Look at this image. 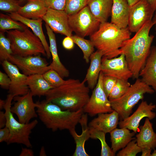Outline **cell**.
Returning <instances> with one entry per match:
<instances>
[{
	"mask_svg": "<svg viewBox=\"0 0 156 156\" xmlns=\"http://www.w3.org/2000/svg\"><path fill=\"white\" fill-rule=\"evenodd\" d=\"M153 26L152 21L145 23L131 38L125 41L120 49L125 56L135 79L138 78L149 54L154 36L149 32Z\"/></svg>",
	"mask_w": 156,
	"mask_h": 156,
	"instance_id": "cell-1",
	"label": "cell"
},
{
	"mask_svg": "<svg viewBox=\"0 0 156 156\" xmlns=\"http://www.w3.org/2000/svg\"><path fill=\"white\" fill-rule=\"evenodd\" d=\"M84 81L70 79L62 85L53 88L46 94V100L64 110L76 111L83 108L88 102L90 88Z\"/></svg>",
	"mask_w": 156,
	"mask_h": 156,
	"instance_id": "cell-2",
	"label": "cell"
},
{
	"mask_svg": "<svg viewBox=\"0 0 156 156\" xmlns=\"http://www.w3.org/2000/svg\"><path fill=\"white\" fill-rule=\"evenodd\" d=\"M36 103L39 119L47 128L53 131L75 128L84 113L83 108L74 111L63 110L46 100Z\"/></svg>",
	"mask_w": 156,
	"mask_h": 156,
	"instance_id": "cell-3",
	"label": "cell"
},
{
	"mask_svg": "<svg viewBox=\"0 0 156 156\" xmlns=\"http://www.w3.org/2000/svg\"><path fill=\"white\" fill-rule=\"evenodd\" d=\"M128 27L120 28L107 22L101 23L98 29L90 36L94 47L108 59L120 55V49L123 42L130 38Z\"/></svg>",
	"mask_w": 156,
	"mask_h": 156,
	"instance_id": "cell-4",
	"label": "cell"
},
{
	"mask_svg": "<svg viewBox=\"0 0 156 156\" xmlns=\"http://www.w3.org/2000/svg\"><path fill=\"white\" fill-rule=\"evenodd\" d=\"M13 55L22 57L41 54L47 56L44 46L39 38L27 27L23 30L7 31Z\"/></svg>",
	"mask_w": 156,
	"mask_h": 156,
	"instance_id": "cell-5",
	"label": "cell"
},
{
	"mask_svg": "<svg viewBox=\"0 0 156 156\" xmlns=\"http://www.w3.org/2000/svg\"><path fill=\"white\" fill-rule=\"evenodd\" d=\"M136 79L122 96L118 99L109 100L112 109L118 113L121 120L130 116L133 108L144 98L145 94H152L155 92L151 87L141 79Z\"/></svg>",
	"mask_w": 156,
	"mask_h": 156,
	"instance_id": "cell-6",
	"label": "cell"
},
{
	"mask_svg": "<svg viewBox=\"0 0 156 156\" xmlns=\"http://www.w3.org/2000/svg\"><path fill=\"white\" fill-rule=\"evenodd\" d=\"M14 96L9 94L5 101L4 107L7 118L5 126L9 129L10 134L6 143L8 144L12 143L22 144L27 148L32 147L29 140L32 130L38 123L37 120L31 122L23 123L18 121L14 118L11 111V103Z\"/></svg>",
	"mask_w": 156,
	"mask_h": 156,
	"instance_id": "cell-7",
	"label": "cell"
},
{
	"mask_svg": "<svg viewBox=\"0 0 156 156\" xmlns=\"http://www.w3.org/2000/svg\"><path fill=\"white\" fill-rule=\"evenodd\" d=\"M68 18L73 31L83 38L92 34L98 29L101 23L87 5L77 12L68 15Z\"/></svg>",
	"mask_w": 156,
	"mask_h": 156,
	"instance_id": "cell-8",
	"label": "cell"
},
{
	"mask_svg": "<svg viewBox=\"0 0 156 156\" xmlns=\"http://www.w3.org/2000/svg\"><path fill=\"white\" fill-rule=\"evenodd\" d=\"M103 75L101 71L97 83L88 102L83 108L84 113L91 116L100 113H111L114 110L103 88Z\"/></svg>",
	"mask_w": 156,
	"mask_h": 156,
	"instance_id": "cell-9",
	"label": "cell"
},
{
	"mask_svg": "<svg viewBox=\"0 0 156 156\" xmlns=\"http://www.w3.org/2000/svg\"><path fill=\"white\" fill-rule=\"evenodd\" d=\"M40 55L22 57L12 55L8 60L16 66L27 76L36 74L42 75L51 69L45 59Z\"/></svg>",
	"mask_w": 156,
	"mask_h": 156,
	"instance_id": "cell-10",
	"label": "cell"
},
{
	"mask_svg": "<svg viewBox=\"0 0 156 156\" xmlns=\"http://www.w3.org/2000/svg\"><path fill=\"white\" fill-rule=\"evenodd\" d=\"M154 12L146 0H140L130 6L128 27L130 31L137 32L145 23L152 20Z\"/></svg>",
	"mask_w": 156,
	"mask_h": 156,
	"instance_id": "cell-11",
	"label": "cell"
},
{
	"mask_svg": "<svg viewBox=\"0 0 156 156\" xmlns=\"http://www.w3.org/2000/svg\"><path fill=\"white\" fill-rule=\"evenodd\" d=\"M101 71L104 75L112 76L117 79L128 80L133 77V74L123 54L119 57L111 59L103 57Z\"/></svg>",
	"mask_w": 156,
	"mask_h": 156,
	"instance_id": "cell-12",
	"label": "cell"
},
{
	"mask_svg": "<svg viewBox=\"0 0 156 156\" xmlns=\"http://www.w3.org/2000/svg\"><path fill=\"white\" fill-rule=\"evenodd\" d=\"M33 96L29 90L25 95L16 96L13 98L15 102L11 106V111L17 116L21 123H29L31 119L38 116L35 110L36 103L34 102Z\"/></svg>",
	"mask_w": 156,
	"mask_h": 156,
	"instance_id": "cell-13",
	"label": "cell"
},
{
	"mask_svg": "<svg viewBox=\"0 0 156 156\" xmlns=\"http://www.w3.org/2000/svg\"><path fill=\"white\" fill-rule=\"evenodd\" d=\"M1 64L3 69L11 80L9 94L15 96L27 93L29 90L27 83L28 76L21 73L16 66L8 60L1 62Z\"/></svg>",
	"mask_w": 156,
	"mask_h": 156,
	"instance_id": "cell-14",
	"label": "cell"
},
{
	"mask_svg": "<svg viewBox=\"0 0 156 156\" xmlns=\"http://www.w3.org/2000/svg\"><path fill=\"white\" fill-rule=\"evenodd\" d=\"M156 108L155 104L152 103L148 104L146 101H142L131 115L119 122V127L127 128L136 133L142 119L146 117L151 120L155 118L156 114L153 111Z\"/></svg>",
	"mask_w": 156,
	"mask_h": 156,
	"instance_id": "cell-15",
	"label": "cell"
},
{
	"mask_svg": "<svg viewBox=\"0 0 156 156\" xmlns=\"http://www.w3.org/2000/svg\"><path fill=\"white\" fill-rule=\"evenodd\" d=\"M42 19L56 33L69 37L73 35L68 22V15L65 10L48 8Z\"/></svg>",
	"mask_w": 156,
	"mask_h": 156,
	"instance_id": "cell-16",
	"label": "cell"
},
{
	"mask_svg": "<svg viewBox=\"0 0 156 156\" xmlns=\"http://www.w3.org/2000/svg\"><path fill=\"white\" fill-rule=\"evenodd\" d=\"M88 121L87 114H83L79 122L82 128V131L81 135H78L77 133L75 128L69 131L76 144L75 149L73 154V156H89L86 152L85 148V142L90 137Z\"/></svg>",
	"mask_w": 156,
	"mask_h": 156,
	"instance_id": "cell-17",
	"label": "cell"
},
{
	"mask_svg": "<svg viewBox=\"0 0 156 156\" xmlns=\"http://www.w3.org/2000/svg\"><path fill=\"white\" fill-rule=\"evenodd\" d=\"M8 15L14 20L21 22L31 29L34 33L41 41L45 50L47 57L51 56L49 47L44 34L42 27V19H29L24 17L17 13H9Z\"/></svg>",
	"mask_w": 156,
	"mask_h": 156,
	"instance_id": "cell-18",
	"label": "cell"
},
{
	"mask_svg": "<svg viewBox=\"0 0 156 156\" xmlns=\"http://www.w3.org/2000/svg\"><path fill=\"white\" fill-rule=\"evenodd\" d=\"M129 8L127 0H113L111 23L120 28L127 27Z\"/></svg>",
	"mask_w": 156,
	"mask_h": 156,
	"instance_id": "cell-19",
	"label": "cell"
},
{
	"mask_svg": "<svg viewBox=\"0 0 156 156\" xmlns=\"http://www.w3.org/2000/svg\"><path fill=\"white\" fill-rule=\"evenodd\" d=\"M98 115L96 118L93 119L89 123V127L106 133H109L116 128L118 124L119 114L115 110L111 113H100Z\"/></svg>",
	"mask_w": 156,
	"mask_h": 156,
	"instance_id": "cell-20",
	"label": "cell"
},
{
	"mask_svg": "<svg viewBox=\"0 0 156 156\" xmlns=\"http://www.w3.org/2000/svg\"><path fill=\"white\" fill-rule=\"evenodd\" d=\"M141 80L156 92V47H151L145 64L139 74Z\"/></svg>",
	"mask_w": 156,
	"mask_h": 156,
	"instance_id": "cell-21",
	"label": "cell"
},
{
	"mask_svg": "<svg viewBox=\"0 0 156 156\" xmlns=\"http://www.w3.org/2000/svg\"><path fill=\"white\" fill-rule=\"evenodd\" d=\"M48 9L45 0H27V3L21 6L17 13L27 18L42 19Z\"/></svg>",
	"mask_w": 156,
	"mask_h": 156,
	"instance_id": "cell-22",
	"label": "cell"
},
{
	"mask_svg": "<svg viewBox=\"0 0 156 156\" xmlns=\"http://www.w3.org/2000/svg\"><path fill=\"white\" fill-rule=\"evenodd\" d=\"M45 27L49 41V50L52 56V62L49 65L50 68L57 71L62 78L68 77L69 75V72L60 60L55 35L53 31L46 23Z\"/></svg>",
	"mask_w": 156,
	"mask_h": 156,
	"instance_id": "cell-23",
	"label": "cell"
},
{
	"mask_svg": "<svg viewBox=\"0 0 156 156\" xmlns=\"http://www.w3.org/2000/svg\"><path fill=\"white\" fill-rule=\"evenodd\" d=\"M136 137L138 145L142 148L152 150L156 148V133L154 131L152 123L148 118H146L144 125L140 127Z\"/></svg>",
	"mask_w": 156,
	"mask_h": 156,
	"instance_id": "cell-24",
	"label": "cell"
},
{
	"mask_svg": "<svg viewBox=\"0 0 156 156\" xmlns=\"http://www.w3.org/2000/svg\"><path fill=\"white\" fill-rule=\"evenodd\" d=\"M103 57L102 53L98 50L93 52L90 57V65L83 80L87 82L88 86L90 89H94L97 83L101 71Z\"/></svg>",
	"mask_w": 156,
	"mask_h": 156,
	"instance_id": "cell-25",
	"label": "cell"
},
{
	"mask_svg": "<svg viewBox=\"0 0 156 156\" xmlns=\"http://www.w3.org/2000/svg\"><path fill=\"white\" fill-rule=\"evenodd\" d=\"M113 0H88L87 5L101 23L107 22L111 14Z\"/></svg>",
	"mask_w": 156,
	"mask_h": 156,
	"instance_id": "cell-26",
	"label": "cell"
},
{
	"mask_svg": "<svg viewBox=\"0 0 156 156\" xmlns=\"http://www.w3.org/2000/svg\"><path fill=\"white\" fill-rule=\"evenodd\" d=\"M126 128H116L109 133L111 142V149L116 153L120 149L123 148L132 140L135 138L133 137L135 133L131 132Z\"/></svg>",
	"mask_w": 156,
	"mask_h": 156,
	"instance_id": "cell-27",
	"label": "cell"
},
{
	"mask_svg": "<svg viewBox=\"0 0 156 156\" xmlns=\"http://www.w3.org/2000/svg\"><path fill=\"white\" fill-rule=\"evenodd\" d=\"M27 83L33 96H45L49 90L53 88L46 81L42 74L28 76Z\"/></svg>",
	"mask_w": 156,
	"mask_h": 156,
	"instance_id": "cell-28",
	"label": "cell"
},
{
	"mask_svg": "<svg viewBox=\"0 0 156 156\" xmlns=\"http://www.w3.org/2000/svg\"><path fill=\"white\" fill-rule=\"evenodd\" d=\"M74 43L76 44L81 49L83 54V58L87 63H88L90 57L94 52V46L90 40H86L84 38L77 35L71 37Z\"/></svg>",
	"mask_w": 156,
	"mask_h": 156,
	"instance_id": "cell-29",
	"label": "cell"
},
{
	"mask_svg": "<svg viewBox=\"0 0 156 156\" xmlns=\"http://www.w3.org/2000/svg\"><path fill=\"white\" fill-rule=\"evenodd\" d=\"M90 133V138L92 139L99 140L101 142V156H114V153L111 148L107 144L105 140L106 133L93 127H89Z\"/></svg>",
	"mask_w": 156,
	"mask_h": 156,
	"instance_id": "cell-30",
	"label": "cell"
},
{
	"mask_svg": "<svg viewBox=\"0 0 156 156\" xmlns=\"http://www.w3.org/2000/svg\"><path fill=\"white\" fill-rule=\"evenodd\" d=\"M27 27L22 23L17 22L11 18L8 15L0 14V30L5 32L11 29L23 31Z\"/></svg>",
	"mask_w": 156,
	"mask_h": 156,
	"instance_id": "cell-31",
	"label": "cell"
},
{
	"mask_svg": "<svg viewBox=\"0 0 156 156\" xmlns=\"http://www.w3.org/2000/svg\"><path fill=\"white\" fill-rule=\"evenodd\" d=\"M128 80L117 79L108 96L109 100L118 99L123 95L131 86Z\"/></svg>",
	"mask_w": 156,
	"mask_h": 156,
	"instance_id": "cell-32",
	"label": "cell"
},
{
	"mask_svg": "<svg viewBox=\"0 0 156 156\" xmlns=\"http://www.w3.org/2000/svg\"><path fill=\"white\" fill-rule=\"evenodd\" d=\"M13 55L10 41L5 37L4 32L0 31V60L1 62L8 60Z\"/></svg>",
	"mask_w": 156,
	"mask_h": 156,
	"instance_id": "cell-33",
	"label": "cell"
},
{
	"mask_svg": "<svg viewBox=\"0 0 156 156\" xmlns=\"http://www.w3.org/2000/svg\"><path fill=\"white\" fill-rule=\"evenodd\" d=\"M46 81L53 88L59 87L65 83L64 80L55 70L51 69L42 74Z\"/></svg>",
	"mask_w": 156,
	"mask_h": 156,
	"instance_id": "cell-34",
	"label": "cell"
},
{
	"mask_svg": "<svg viewBox=\"0 0 156 156\" xmlns=\"http://www.w3.org/2000/svg\"><path fill=\"white\" fill-rule=\"evenodd\" d=\"M88 0H66L65 11L68 15L76 13L87 5Z\"/></svg>",
	"mask_w": 156,
	"mask_h": 156,
	"instance_id": "cell-35",
	"label": "cell"
},
{
	"mask_svg": "<svg viewBox=\"0 0 156 156\" xmlns=\"http://www.w3.org/2000/svg\"><path fill=\"white\" fill-rule=\"evenodd\" d=\"M142 148L139 146L136 139L131 141L117 154V156H135L142 151Z\"/></svg>",
	"mask_w": 156,
	"mask_h": 156,
	"instance_id": "cell-36",
	"label": "cell"
},
{
	"mask_svg": "<svg viewBox=\"0 0 156 156\" xmlns=\"http://www.w3.org/2000/svg\"><path fill=\"white\" fill-rule=\"evenodd\" d=\"M19 0H0L1 11L11 13H17L21 7Z\"/></svg>",
	"mask_w": 156,
	"mask_h": 156,
	"instance_id": "cell-37",
	"label": "cell"
},
{
	"mask_svg": "<svg viewBox=\"0 0 156 156\" xmlns=\"http://www.w3.org/2000/svg\"><path fill=\"white\" fill-rule=\"evenodd\" d=\"M117 79L112 76L103 75L102 81V87L108 97Z\"/></svg>",
	"mask_w": 156,
	"mask_h": 156,
	"instance_id": "cell-38",
	"label": "cell"
},
{
	"mask_svg": "<svg viewBox=\"0 0 156 156\" xmlns=\"http://www.w3.org/2000/svg\"><path fill=\"white\" fill-rule=\"evenodd\" d=\"M48 8L56 10H64L66 0H45Z\"/></svg>",
	"mask_w": 156,
	"mask_h": 156,
	"instance_id": "cell-39",
	"label": "cell"
},
{
	"mask_svg": "<svg viewBox=\"0 0 156 156\" xmlns=\"http://www.w3.org/2000/svg\"><path fill=\"white\" fill-rule=\"evenodd\" d=\"M10 78L6 73L0 71V85L1 88L5 89H9L11 84Z\"/></svg>",
	"mask_w": 156,
	"mask_h": 156,
	"instance_id": "cell-40",
	"label": "cell"
},
{
	"mask_svg": "<svg viewBox=\"0 0 156 156\" xmlns=\"http://www.w3.org/2000/svg\"><path fill=\"white\" fill-rule=\"evenodd\" d=\"M10 134V132L8 128L6 126L3 128L0 129V142H7Z\"/></svg>",
	"mask_w": 156,
	"mask_h": 156,
	"instance_id": "cell-41",
	"label": "cell"
},
{
	"mask_svg": "<svg viewBox=\"0 0 156 156\" xmlns=\"http://www.w3.org/2000/svg\"><path fill=\"white\" fill-rule=\"evenodd\" d=\"M74 43L70 37L66 36L62 42V44L64 48L66 50H71L74 47Z\"/></svg>",
	"mask_w": 156,
	"mask_h": 156,
	"instance_id": "cell-42",
	"label": "cell"
},
{
	"mask_svg": "<svg viewBox=\"0 0 156 156\" xmlns=\"http://www.w3.org/2000/svg\"><path fill=\"white\" fill-rule=\"evenodd\" d=\"M34 153L32 150L22 147L20 156H34Z\"/></svg>",
	"mask_w": 156,
	"mask_h": 156,
	"instance_id": "cell-43",
	"label": "cell"
},
{
	"mask_svg": "<svg viewBox=\"0 0 156 156\" xmlns=\"http://www.w3.org/2000/svg\"><path fill=\"white\" fill-rule=\"evenodd\" d=\"M7 122V118L5 112L0 111V129L5 127Z\"/></svg>",
	"mask_w": 156,
	"mask_h": 156,
	"instance_id": "cell-44",
	"label": "cell"
},
{
	"mask_svg": "<svg viewBox=\"0 0 156 156\" xmlns=\"http://www.w3.org/2000/svg\"><path fill=\"white\" fill-rule=\"evenodd\" d=\"M152 149H151L143 148H142V154L141 156H151V151Z\"/></svg>",
	"mask_w": 156,
	"mask_h": 156,
	"instance_id": "cell-45",
	"label": "cell"
},
{
	"mask_svg": "<svg viewBox=\"0 0 156 156\" xmlns=\"http://www.w3.org/2000/svg\"><path fill=\"white\" fill-rule=\"evenodd\" d=\"M155 12L156 10V0H146Z\"/></svg>",
	"mask_w": 156,
	"mask_h": 156,
	"instance_id": "cell-46",
	"label": "cell"
},
{
	"mask_svg": "<svg viewBox=\"0 0 156 156\" xmlns=\"http://www.w3.org/2000/svg\"><path fill=\"white\" fill-rule=\"evenodd\" d=\"M39 156H47L45 151L44 147L42 146L41 148L40 153Z\"/></svg>",
	"mask_w": 156,
	"mask_h": 156,
	"instance_id": "cell-47",
	"label": "cell"
},
{
	"mask_svg": "<svg viewBox=\"0 0 156 156\" xmlns=\"http://www.w3.org/2000/svg\"><path fill=\"white\" fill-rule=\"evenodd\" d=\"M129 6L133 5L140 0H127Z\"/></svg>",
	"mask_w": 156,
	"mask_h": 156,
	"instance_id": "cell-48",
	"label": "cell"
},
{
	"mask_svg": "<svg viewBox=\"0 0 156 156\" xmlns=\"http://www.w3.org/2000/svg\"><path fill=\"white\" fill-rule=\"evenodd\" d=\"M152 21L153 26H155V29L156 31V10L155 12V14L153 15Z\"/></svg>",
	"mask_w": 156,
	"mask_h": 156,
	"instance_id": "cell-49",
	"label": "cell"
},
{
	"mask_svg": "<svg viewBox=\"0 0 156 156\" xmlns=\"http://www.w3.org/2000/svg\"><path fill=\"white\" fill-rule=\"evenodd\" d=\"M5 103V101L1 99H0V109L2 110L4 109Z\"/></svg>",
	"mask_w": 156,
	"mask_h": 156,
	"instance_id": "cell-50",
	"label": "cell"
},
{
	"mask_svg": "<svg viewBox=\"0 0 156 156\" xmlns=\"http://www.w3.org/2000/svg\"><path fill=\"white\" fill-rule=\"evenodd\" d=\"M153 153H151V156H156V148L154 149Z\"/></svg>",
	"mask_w": 156,
	"mask_h": 156,
	"instance_id": "cell-51",
	"label": "cell"
},
{
	"mask_svg": "<svg viewBox=\"0 0 156 156\" xmlns=\"http://www.w3.org/2000/svg\"><path fill=\"white\" fill-rule=\"evenodd\" d=\"M21 2H22L24 1H25V0H19Z\"/></svg>",
	"mask_w": 156,
	"mask_h": 156,
	"instance_id": "cell-52",
	"label": "cell"
},
{
	"mask_svg": "<svg viewBox=\"0 0 156 156\" xmlns=\"http://www.w3.org/2000/svg\"></svg>",
	"mask_w": 156,
	"mask_h": 156,
	"instance_id": "cell-53",
	"label": "cell"
}]
</instances>
